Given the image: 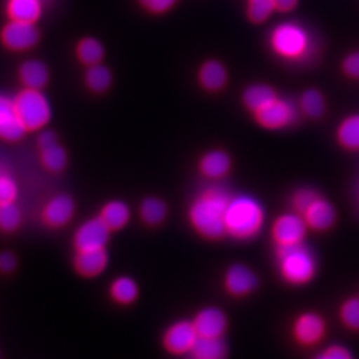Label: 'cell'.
Listing matches in <instances>:
<instances>
[{"label":"cell","instance_id":"1","mask_svg":"<svg viewBox=\"0 0 359 359\" xmlns=\"http://www.w3.org/2000/svg\"><path fill=\"white\" fill-rule=\"evenodd\" d=\"M231 198V193L222 187H212L200 193L188 210L193 231L210 241L225 237V212Z\"/></svg>","mask_w":359,"mask_h":359},{"label":"cell","instance_id":"2","mask_svg":"<svg viewBox=\"0 0 359 359\" xmlns=\"http://www.w3.org/2000/svg\"><path fill=\"white\" fill-rule=\"evenodd\" d=\"M265 224V210L250 196L231 197L225 212V231L236 241H252L258 237Z\"/></svg>","mask_w":359,"mask_h":359},{"label":"cell","instance_id":"3","mask_svg":"<svg viewBox=\"0 0 359 359\" xmlns=\"http://www.w3.org/2000/svg\"><path fill=\"white\" fill-rule=\"evenodd\" d=\"M276 264L283 281L292 286L310 283L317 271V259L305 243L276 246Z\"/></svg>","mask_w":359,"mask_h":359},{"label":"cell","instance_id":"4","mask_svg":"<svg viewBox=\"0 0 359 359\" xmlns=\"http://www.w3.org/2000/svg\"><path fill=\"white\" fill-rule=\"evenodd\" d=\"M13 102L27 130L43 128L51 118V105L40 90L26 88L13 99Z\"/></svg>","mask_w":359,"mask_h":359},{"label":"cell","instance_id":"5","mask_svg":"<svg viewBox=\"0 0 359 359\" xmlns=\"http://www.w3.org/2000/svg\"><path fill=\"white\" fill-rule=\"evenodd\" d=\"M273 50L289 60H299L310 51L311 41L308 32L294 23H283L277 27L270 36Z\"/></svg>","mask_w":359,"mask_h":359},{"label":"cell","instance_id":"6","mask_svg":"<svg viewBox=\"0 0 359 359\" xmlns=\"http://www.w3.org/2000/svg\"><path fill=\"white\" fill-rule=\"evenodd\" d=\"M308 229L304 217L293 212L276 218L270 234L276 246H289L304 243Z\"/></svg>","mask_w":359,"mask_h":359},{"label":"cell","instance_id":"7","mask_svg":"<svg viewBox=\"0 0 359 359\" xmlns=\"http://www.w3.org/2000/svg\"><path fill=\"white\" fill-rule=\"evenodd\" d=\"M112 231L99 217L88 218L79 225L72 238L75 252L103 249L111 240Z\"/></svg>","mask_w":359,"mask_h":359},{"label":"cell","instance_id":"8","mask_svg":"<svg viewBox=\"0 0 359 359\" xmlns=\"http://www.w3.org/2000/svg\"><path fill=\"white\" fill-rule=\"evenodd\" d=\"M197 339L198 334L192 320H180L170 323L163 334V346L170 355H185L191 353Z\"/></svg>","mask_w":359,"mask_h":359},{"label":"cell","instance_id":"9","mask_svg":"<svg viewBox=\"0 0 359 359\" xmlns=\"http://www.w3.org/2000/svg\"><path fill=\"white\" fill-rule=\"evenodd\" d=\"M38 27L31 22L11 20L1 29L3 44L13 51H27L39 43Z\"/></svg>","mask_w":359,"mask_h":359},{"label":"cell","instance_id":"10","mask_svg":"<svg viewBox=\"0 0 359 359\" xmlns=\"http://www.w3.org/2000/svg\"><path fill=\"white\" fill-rule=\"evenodd\" d=\"M76 212V204L68 194H56L41 209V221L50 229H63Z\"/></svg>","mask_w":359,"mask_h":359},{"label":"cell","instance_id":"11","mask_svg":"<svg viewBox=\"0 0 359 359\" xmlns=\"http://www.w3.org/2000/svg\"><path fill=\"white\" fill-rule=\"evenodd\" d=\"M326 332V323L318 313L305 311L295 318L292 325V335L301 346L317 345Z\"/></svg>","mask_w":359,"mask_h":359},{"label":"cell","instance_id":"12","mask_svg":"<svg viewBox=\"0 0 359 359\" xmlns=\"http://www.w3.org/2000/svg\"><path fill=\"white\" fill-rule=\"evenodd\" d=\"M258 283L255 270L245 264H233L224 274V287L226 293L237 298L252 294L258 287Z\"/></svg>","mask_w":359,"mask_h":359},{"label":"cell","instance_id":"13","mask_svg":"<svg viewBox=\"0 0 359 359\" xmlns=\"http://www.w3.org/2000/svg\"><path fill=\"white\" fill-rule=\"evenodd\" d=\"M192 322L200 338H224L229 326L225 311L216 306L198 310Z\"/></svg>","mask_w":359,"mask_h":359},{"label":"cell","instance_id":"14","mask_svg":"<svg viewBox=\"0 0 359 359\" xmlns=\"http://www.w3.org/2000/svg\"><path fill=\"white\" fill-rule=\"evenodd\" d=\"M74 270L83 278H96L102 276L109 265L107 248L93 250H79L74 257Z\"/></svg>","mask_w":359,"mask_h":359},{"label":"cell","instance_id":"15","mask_svg":"<svg viewBox=\"0 0 359 359\" xmlns=\"http://www.w3.org/2000/svg\"><path fill=\"white\" fill-rule=\"evenodd\" d=\"M20 117L16 112L13 99L0 95V139L4 142H16L26 135Z\"/></svg>","mask_w":359,"mask_h":359},{"label":"cell","instance_id":"16","mask_svg":"<svg viewBox=\"0 0 359 359\" xmlns=\"http://www.w3.org/2000/svg\"><path fill=\"white\" fill-rule=\"evenodd\" d=\"M256 117L258 123L265 128H283L294 121L297 111L293 104L276 99L273 103L256 112Z\"/></svg>","mask_w":359,"mask_h":359},{"label":"cell","instance_id":"17","mask_svg":"<svg viewBox=\"0 0 359 359\" xmlns=\"http://www.w3.org/2000/svg\"><path fill=\"white\" fill-rule=\"evenodd\" d=\"M301 216L305 219L308 228L322 231L333 226L337 215L334 206L320 196L305 209Z\"/></svg>","mask_w":359,"mask_h":359},{"label":"cell","instance_id":"18","mask_svg":"<svg viewBox=\"0 0 359 359\" xmlns=\"http://www.w3.org/2000/svg\"><path fill=\"white\" fill-rule=\"evenodd\" d=\"M140 294L137 283L128 276H120L109 285L111 299L121 306H129L135 304Z\"/></svg>","mask_w":359,"mask_h":359},{"label":"cell","instance_id":"19","mask_svg":"<svg viewBox=\"0 0 359 359\" xmlns=\"http://www.w3.org/2000/svg\"><path fill=\"white\" fill-rule=\"evenodd\" d=\"M99 217L112 233L123 231L130 221V209L124 201L112 200L102 208Z\"/></svg>","mask_w":359,"mask_h":359},{"label":"cell","instance_id":"20","mask_svg":"<svg viewBox=\"0 0 359 359\" xmlns=\"http://www.w3.org/2000/svg\"><path fill=\"white\" fill-rule=\"evenodd\" d=\"M191 359H226L228 346L224 338H200L194 344L191 353Z\"/></svg>","mask_w":359,"mask_h":359},{"label":"cell","instance_id":"21","mask_svg":"<svg viewBox=\"0 0 359 359\" xmlns=\"http://www.w3.org/2000/svg\"><path fill=\"white\" fill-rule=\"evenodd\" d=\"M41 0H8L7 13L11 20L36 23L43 13Z\"/></svg>","mask_w":359,"mask_h":359},{"label":"cell","instance_id":"22","mask_svg":"<svg viewBox=\"0 0 359 359\" xmlns=\"http://www.w3.org/2000/svg\"><path fill=\"white\" fill-rule=\"evenodd\" d=\"M231 157L222 151H212L200 161L201 173L209 179H221L231 170Z\"/></svg>","mask_w":359,"mask_h":359},{"label":"cell","instance_id":"23","mask_svg":"<svg viewBox=\"0 0 359 359\" xmlns=\"http://www.w3.org/2000/svg\"><path fill=\"white\" fill-rule=\"evenodd\" d=\"M20 79L26 88L41 90L48 81V68L43 62L28 60L20 67Z\"/></svg>","mask_w":359,"mask_h":359},{"label":"cell","instance_id":"24","mask_svg":"<svg viewBox=\"0 0 359 359\" xmlns=\"http://www.w3.org/2000/svg\"><path fill=\"white\" fill-rule=\"evenodd\" d=\"M168 216V206L165 201L158 197H147L140 205V217L148 226L161 225Z\"/></svg>","mask_w":359,"mask_h":359},{"label":"cell","instance_id":"25","mask_svg":"<svg viewBox=\"0 0 359 359\" xmlns=\"http://www.w3.org/2000/svg\"><path fill=\"white\" fill-rule=\"evenodd\" d=\"M226 69L216 60H209L200 69V83L208 90H221L226 84Z\"/></svg>","mask_w":359,"mask_h":359},{"label":"cell","instance_id":"26","mask_svg":"<svg viewBox=\"0 0 359 359\" xmlns=\"http://www.w3.org/2000/svg\"><path fill=\"white\" fill-rule=\"evenodd\" d=\"M277 99V95L273 88L265 84H255L246 88L244 93V102L249 109L258 112L266 105L273 103Z\"/></svg>","mask_w":359,"mask_h":359},{"label":"cell","instance_id":"27","mask_svg":"<svg viewBox=\"0 0 359 359\" xmlns=\"http://www.w3.org/2000/svg\"><path fill=\"white\" fill-rule=\"evenodd\" d=\"M23 224L22 209L16 203L0 204V231L15 233Z\"/></svg>","mask_w":359,"mask_h":359},{"label":"cell","instance_id":"28","mask_svg":"<svg viewBox=\"0 0 359 359\" xmlns=\"http://www.w3.org/2000/svg\"><path fill=\"white\" fill-rule=\"evenodd\" d=\"M40 152H41L40 160H41L43 165L50 172L57 173V172H62L67 167V161H68L67 152H65V148L60 147L57 142L51 147L40 149Z\"/></svg>","mask_w":359,"mask_h":359},{"label":"cell","instance_id":"29","mask_svg":"<svg viewBox=\"0 0 359 359\" xmlns=\"http://www.w3.org/2000/svg\"><path fill=\"white\" fill-rule=\"evenodd\" d=\"M77 56L84 65H99L104 56L103 46L96 39H83L77 46Z\"/></svg>","mask_w":359,"mask_h":359},{"label":"cell","instance_id":"30","mask_svg":"<svg viewBox=\"0 0 359 359\" xmlns=\"http://www.w3.org/2000/svg\"><path fill=\"white\" fill-rule=\"evenodd\" d=\"M338 140L348 149H359V115L350 116L341 124Z\"/></svg>","mask_w":359,"mask_h":359},{"label":"cell","instance_id":"31","mask_svg":"<svg viewBox=\"0 0 359 359\" xmlns=\"http://www.w3.org/2000/svg\"><path fill=\"white\" fill-rule=\"evenodd\" d=\"M86 81L90 90L95 92H104L111 87L112 75L111 71L104 65H90V69L86 74Z\"/></svg>","mask_w":359,"mask_h":359},{"label":"cell","instance_id":"32","mask_svg":"<svg viewBox=\"0 0 359 359\" xmlns=\"http://www.w3.org/2000/svg\"><path fill=\"white\" fill-rule=\"evenodd\" d=\"M302 109L306 115L317 118L321 117L325 112V100L321 92L317 90H309L302 95L301 99Z\"/></svg>","mask_w":359,"mask_h":359},{"label":"cell","instance_id":"33","mask_svg":"<svg viewBox=\"0 0 359 359\" xmlns=\"http://www.w3.org/2000/svg\"><path fill=\"white\" fill-rule=\"evenodd\" d=\"M19 196V187L11 175L0 170V204L16 203Z\"/></svg>","mask_w":359,"mask_h":359},{"label":"cell","instance_id":"34","mask_svg":"<svg viewBox=\"0 0 359 359\" xmlns=\"http://www.w3.org/2000/svg\"><path fill=\"white\" fill-rule=\"evenodd\" d=\"M274 10V0H249L248 13L250 20H253L255 23H261L266 20Z\"/></svg>","mask_w":359,"mask_h":359},{"label":"cell","instance_id":"35","mask_svg":"<svg viewBox=\"0 0 359 359\" xmlns=\"http://www.w3.org/2000/svg\"><path fill=\"white\" fill-rule=\"evenodd\" d=\"M341 318L347 327L359 330V298H351L342 305Z\"/></svg>","mask_w":359,"mask_h":359},{"label":"cell","instance_id":"36","mask_svg":"<svg viewBox=\"0 0 359 359\" xmlns=\"http://www.w3.org/2000/svg\"><path fill=\"white\" fill-rule=\"evenodd\" d=\"M317 197H320V194L313 191V189H308V188H304V189H299L293 194L292 197V206L294 209V212H297L298 215H302L305 212V209L308 208Z\"/></svg>","mask_w":359,"mask_h":359},{"label":"cell","instance_id":"37","mask_svg":"<svg viewBox=\"0 0 359 359\" xmlns=\"http://www.w3.org/2000/svg\"><path fill=\"white\" fill-rule=\"evenodd\" d=\"M142 6L154 13H163L175 6L177 0H140Z\"/></svg>","mask_w":359,"mask_h":359},{"label":"cell","instance_id":"38","mask_svg":"<svg viewBox=\"0 0 359 359\" xmlns=\"http://www.w3.org/2000/svg\"><path fill=\"white\" fill-rule=\"evenodd\" d=\"M18 268V258L13 252H1L0 253V273L10 274Z\"/></svg>","mask_w":359,"mask_h":359},{"label":"cell","instance_id":"39","mask_svg":"<svg viewBox=\"0 0 359 359\" xmlns=\"http://www.w3.org/2000/svg\"><path fill=\"white\" fill-rule=\"evenodd\" d=\"M314 359H353V357L345 347L332 346L322 351Z\"/></svg>","mask_w":359,"mask_h":359},{"label":"cell","instance_id":"40","mask_svg":"<svg viewBox=\"0 0 359 359\" xmlns=\"http://www.w3.org/2000/svg\"><path fill=\"white\" fill-rule=\"evenodd\" d=\"M344 69L353 79H359V51L348 55L344 62Z\"/></svg>","mask_w":359,"mask_h":359},{"label":"cell","instance_id":"41","mask_svg":"<svg viewBox=\"0 0 359 359\" xmlns=\"http://www.w3.org/2000/svg\"><path fill=\"white\" fill-rule=\"evenodd\" d=\"M57 142V139H56V135L53 133V132H43L40 136H39L38 144L39 148L40 149H44V148H47V147H51L53 144H56Z\"/></svg>","mask_w":359,"mask_h":359},{"label":"cell","instance_id":"42","mask_svg":"<svg viewBox=\"0 0 359 359\" xmlns=\"http://www.w3.org/2000/svg\"><path fill=\"white\" fill-rule=\"evenodd\" d=\"M297 3H298V0H274L276 10L283 11V13L293 10L297 6Z\"/></svg>","mask_w":359,"mask_h":359},{"label":"cell","instance_id":"43","mask_svg":"<svg viewBox=\"0 0 359 359\" xmlns=\"http://www.w3.org/2000/svg\"><path fill=\"white\" fill-rule=\"evenodd\" d=\"M41 1H43V3H46V1H50V0H41Z\"/></svg>","mask_w":359,"mask_h":359},{"label":"cell","instance_id":"44","mask_svg":"<svg viewBox=\"0 0 359 359\" xmlns=\"http://www.w3.org/2000/svg\"><path fill=\"white\" fill-rule=\"evenodd\" d=\"M0 359H1V357H0Z\"/></svg>","mask_w":359,"mask_h":359},{"label":"cell","instance_id":"45","mask_svg":"<svg viewBox=\"0 0 359 359\" xmlns=\"http://www.w3.org/2000/svg\"><path fill=\"white\" fill-rule=\"evenodd\" d=\"M0 170H1V169H0Z\"/></svg>","mask_w":359,"mask_h":359}]
</instances>
